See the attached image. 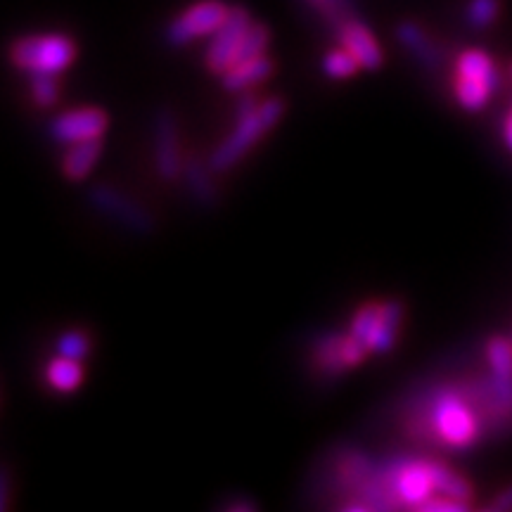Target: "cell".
Segmentation results:
<instances>
[{"mask_svg":"<svg viewBox=\"0 0 512 512\" xmlns=\"http://www.w3.org/2000/svg\"><path fill=\"white\" fill-rule=\"evenodd\" d=\"M408 432L415 439H432L456 451L475 446L486 432V425L470 380L437 384L415 396L408 415Z\"/></svg>","mask_w":512,"mask_h":512,"instance_id":"6da1fadb","label":"cell"},{"mask_svg":"<svg viewBox=\"0 0 512 512\" xmlns=\"http://www.w3.org/2000/svg\"><path fill=\"white\" fill-rule=\"evenodd\" d=\"M387 467L389 486L399 508H415L425 505L430 498L441 494V484L448 467L437 460L425 458H392L384 463Z\"/></svg>","mask_w":512,"mask_h":512,"instance_id":"7a4b0ae2","label":"cell"},{"mask_svg":"<svg viewBox=\"0 0 512 512\" xmlns=\"http://www.w3.org/2000/svg\"><path fill=\"white\" fill-rule=\"evenodd\" d=\"M285 112V102L280 98H268L254 107L252 112L238 114L233 133L216 147L209 164L214 171H228L247 155L252 147L278 124Z\"/></svg>","mask_w":512,"mask_h":512,"instance_id":"3957f363","label":"cell"},{"mask_svg":"<svg viewBox=\"0 0 512 512\" xmlns=\"http://www.w3.org/2000/svg\"><path fill=\"white\" fill-rule=\"evenodd\" d=\"M76 57V46L69 36L64 34H43L27 36L15 41L10 50V60L19 72L29 76H57Z\"/></svg>","mask_w":512,"mask_h":512,"instance_id":"277c9868","label":"cell"},{"mask_svg":"<svg viewBox=\"0 0 512 512\" xmlns=\"http://www.w3.org/2000/svg\"><path fill=\"white\" fill-rule=\"evenodd\" d=\"M498 86L496 64L484 50L470 48L456 62V95L465 110L477 112L489 102Z\"/></svg>","mask_w":512,"mask_h":512,"instance_id":"5b68a950","label":"cell"},{"mask_svg":"<svg viewBox=\"0 0 512 512\" xmlns=\"http://www.w3.org/2000/svg\"><path fill=\"white\" fill-rule=\"evenodd\" d=\"M88 200L102 216L112 219L119 226L136 235H150L155 230V216L147 211L143 204L133 197H128L126 192H121L112 185H95L88 195Z\"/></svg>","mask_w":512,"mask_h":512,"instance_id":"8992f818","label":"cell"},{"mask_svg":"<svg viewBox=\"0 0 512 512\" xmlns=\"http://www.w3.org/2000/svg\"><path fill=\"white\" fill-rule=\"evenodd\" d=\"M230 8L221 0H202V3L192 5L185 12H181L171 27L166 29V41L171 46L183 48L192 41H200L202 36H214L226 22Z\"/></svg>","mask_w":512,"mask_h":512,"instance_id":"52a82bcc","label":"cell"},{"mask_svg":"<svg viewBox=\"0 0 512 512\" xmlns=\"http://www.w3.org/2000/svg\"><path fill=\"white\" fill-rule=\"evenodd\" d=\"M249 27H252L249 12L245 8H230L226 22L221 24L207 48V69L211 74L223 76L233 67Z\"/></svg>","mask_w":512,"mask_h":512,"instance_id":"ba28073f","label":"cell"},{"mask_svg":"<svg viewBox=\"0 0 512 512\" xmlns=\"http://www.w3.org/2000/svg\"><path fill=\"white\" fill-rule=\"evenodd\" d=\"M183 155L178 143V126L171 110L155 114V169L162 181L171 183L183 176Z\"/></svg>","mask_w":512,"mask_h":512,"instance_id":"9c48e42d","label":"cell"},{"mask_svg":"<svg viewBox=\"0 0 512 512\" xmlns=\"http://www.w3.org/2000/svg\"><path fill=\"white\" fill-rule=\"evenodd\" d=\"M107 124H110V119H107V114L102 110L81 107V110H72L57 117L50 124V136L64 145L83 143V140H98L107 131Z\"/></svg>","mask_w":512,"mask_h":512,"instance_id":"30bf717a","label":"cell"},{"mask_svg":"<svg viewBox=\"0 0 512 512\" xmlns=\"http://www.w3.org/2000/svg\"><path fill=\"white\" fill-rule=\"evenodd\" d=\"M337 36L342 46L356 57L361 69H380L382 64V50L377 46L375 36L370 34L368 27H363L358 19H347L344 24L337 27Z\"/></svg>","mask_w":512,"mask_h":512,"instance_id":"8fae6325","label":"cell"},{"mask_svg":"<svg viewBox=\"0 0 512 512\" xmlns=\"http://www.w3.org/2000/svg\"><path fill=\"white\" fill-rule=\"evenodd\" d=\"M396 38H399L401 46L406 48L408 53H411L415 60H418L422 67L427 69V72L439 69V62H441L439 48L434 46V41L427 36V31L422 29L420 24L401 22L399 27H396Z\"/></svg>","mask_w":512,"mask_h":512,"instance_id":"7c38bea8","label":"cell"},{"mask_svg":"<svg viewBox=\"0 0 512 512\" xmlns=\"http://www.w3.org/2000/svg\"><path fill=\"white\" fill-rule=\"evenodd\" d=\"M211 171H214L211 169V164L202 162L200 157H188L183 164V178H185V183H188L192 200L207 209H211L216 202H219V192H216Z\"/></svg>","mask_w":512,"mask_h":512,"instance_id":"4fadbf2b","label":"cell"},{"mask_svg":"<svg viewBox=\"0 0 512 512\" xmlns=\"http://www.w3.org/2000/svg\"><path fill=\"white\" fill-rule=\"evenodd\" d=\"M344 342H347V335L325 332V335L313 344V361H316L320 373L337 377L349 368L347 354H344Z\"/></svg>","mask_w":512,"mask_h":512,"instance_id":"5bb4252c","label":"cell"},{"mask_svg":"<svg viewBox=\"0 0 512 512\" xmlns=\"http://www.w3.org/2000/svg\"><path fill=\"white\" fill-rule=\"evenodd\" d=\"M273 72V62L268 60L266 55L254 57V60L240 62L235 67H230L226 74H223V88L230 93H242L249 91V88L256 86V83L266 81Z\"/></svg>","mask_w":512,"mask_h":512,"instance_id":"9a60e30c","label":"cell"},{"mask_svg":"<svg viewBox=\"0 0 512 512\" xmlns=\"http://www.w3.org/2000/svg\"><path fill=\"white\" fill-rule=\"evenodd\" d=\"M100 138L98 140H83V143H74L67 150V155L62 159V171L69 181H81L91 174V169L100 157Z\"/></svg>","mask_w":512,"mask_h":512,"instance_id":"2e32d148","label":"cell"},{"mask_svg":"<svg viewBox=\"0 0 512 512\" xmlns=\"http://www.w3.org/2000/svg\"><path fill=\"white\" fill-rule=\"evenodd\" d=\"M401 316H403L401 302H382V316L373 332V337H370L368 351L384 354V351L394 347L396 332H399V325H401Z\"/></svg>","mask_w":512,"mask_h":512,"instance_id":"e0dca14e","label":"cell"},{"mask_svg":"<svg viewBox=\"0 0 512 512\" xmlns=\"http://www.w3.org/2000/svg\"><path fill=\"white\" fill-rule=\"evenodd\" d=\"M46 380L50 387L55 389V392H62V394L74 392V389L79 387L83 380L79 361H74V358H67V356L55 358V361L48 363Z\"/></svg>","mask_w":512,"mask_h":512,"instance_id":"ac0fdd59","label":"cell"},{"mask_svg":"<svg viewBox=\"0 0 512 512\" xmlns=\"http://www.w3.org/2000/svg\"><path fill=\"white\" fill-rule=\"evenodd\" d=\"M380 316H382V302H370L366 306H361V309L356 311V316L351 318L349 332L356 339H361V342L368 347L370 337H373L377 323H380Z\"/></svg>","mask_w":512,"mask_h":512,"instance_id":"d6986e66","label":"cell"},{"mask_svg":"<svg viewBox=\"0 0 512 512\" xmlns=\"http://www.w3.org/2000/svg\"><path fill=\"white\" fill-rule=\"evenodd\" d=\"M323 69L330 79H349V76H354L361 69V64H358L356 57L347 48H339L328 53Z\"/></svg>","mask_w":512,"mask_h":512,"instance_id":"ffe728a7","label":"cell"},{"mask_svg":"<svg viewBox=\"0 0 512 512\" xmlns=\"http://www.w3.org/2000/svg\"><path fill=\"white\" fill-rule=\"evenodd\" d=\"M309 3L320 12V15L328 19L335 29L339 24L347 22V19L356 17V8L351 0H309Z\"/></svg>","mask_w":512,"mask_h":512,"instance_id":"44dd1931","label":"cell"},{"mask_svg":"<svg viewBox=\"0 0 512 512\" xmlns=\"http://www.w3.org/2000/svg\"><path fill=\"white\" fill-rule=\"evenodd\" d=\"M498 17V0H470L465 19L472 29H489Z\"/></svg>","mask_w":512,"mask_h":512,"instance_id":"7402d4cb","label":"cell"},{"mask_svg":"<svg viewBox=\"0 0 512 512\" xmlns=\"http://www.w3.org/2000/svg\"><path fill=\"white\" fill-rule=\"evenodd\" d=\"M266 48H268V29L264 27V24H254L252 22V27H249V31H247L245 43H242L235 64L254 60V57H259V55H266ZM235 64H233V67H235Z\"/></svg>","mask_w":512,"mask_h":512,"instance_id":"603a6c76","label":"cell"},{"mask_svg":"<svg viewBox=\"0 0 512 512\" xmlns=\"http://www.w3.org/2000/svg\"><path fill=\"white\" fill-rule=\"evenodd\" d=\"M57 349H60V356L83 361L88 356V351H91V339L83 335L81 330H69L57 339Z\"/></svg>","mask_w":512,"mask_h":512,"instance_id":"cb8c5ba5","label":"cell"},{"mask_svg":"<svg viewBox=\"0 0 512 512\" xmlns=\"http://www.w3.org/2000/svg\"><path fill=\"white\" fill-rule=\"evenodd\" d=\"M31 79V95L38 107H50L57 102L60 86H57L55 76H29Z\"/></svg>","mask_w":512,"mask_h":512,"instance_id":"d4e9b609","label":"cell"},{"mask_svg":"<svg viewBox=\"0 0 512 512\" xmlns=\"http://www.w3.org/2000/svg\"><path fill=\"white\" fill-rule=\"evenodd\" d=\"M489 510H496V512L512 510V486H508V489H503L501 494H498L496 501L489 503Z\"/></svg>","mask_w":512,"mask_h":512,"instance_id":"484cf974","label":"cell"},{"mask_svg":"<svg viewBox=\"0 0 512 512\" xmlns=\"http://www.w3.org/2000/svg\"><path fill=\"white\" fill-rule=\"evenodd\" d=\"M503 138H505V145L512 150V107L510 112L505 114V121H503Z\"/></svg>","mask_w":512,"mask_h":512,"instance_id":"4316f807","label":"cell"},{"mask_svg":"<svg viewBox=\"0 0 512 512\" xmlns=\"http://www.w3.org/2000/svg\"><path fill=\"white\" fill-rule=\"evenodd\" d=\"M228 512H249V510H256V505L252 501H240V503H230L226 505Z\"/></svg>","mask_w":512,"mask_h":512,"instance_id":"83f0119b","label":"cell"}]
</instances>
